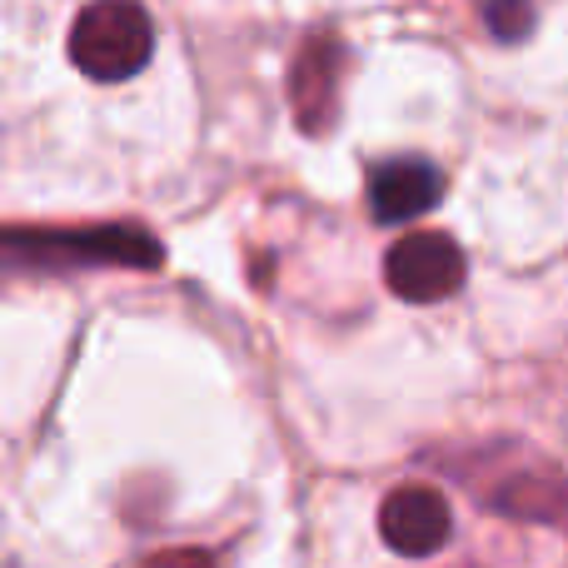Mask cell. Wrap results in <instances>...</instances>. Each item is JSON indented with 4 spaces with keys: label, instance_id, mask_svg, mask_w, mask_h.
Instances as JSON below:
<instances>
[{
    "label": "cell",
    "instance_id": "cell-1",
    "mask_svg": "<svg viewBox=\"0 0 568 568\" xmlns=\"http://www.w3.org/2000/svg\"><path fill=\"white\" fill-rule=\"evenodd\" d=\"M150 50H155V26L140 0H95L70 26V60L105 85L140 75Z\"/></svg>",
    "mask_w": 568,
    "mask_h": 568
},
{
    "label": "cell",
    "instance_id": "cell-4",
    "mask_svg": "<svg viewBox=\"0 0 568 568\" xmlns=\"http://www.w3.org/2000/svg\"><path fill=\"white\" fill-rule=\"evenodd\" d=\"M439 195H444V175L429 160H389L369 180V210L379 225H404V220L429 215L439 205Z\"/></svg>",
    "mask_w": 568,
    "mask_h": 568
},
{
    "label": "cell",
    "instance_id": "cell-2",
    "mask_svg": "<svg viewBox=\"0 0 568 568\" xmlns=\"http://www.w3.org/2000/svg\"><path fill=\"white\" fill-rule=\"evenodd\" d=\"M464 275H469L464 250L454 245L449 235H439V230L404 235L399 245L384 255V280H389V290L399 294V300H409V304L449 300V294H459Z\"/></svg>",
    "mask_w": 568,
    "mask_h": 568
},
{
    "label": "cell",
    "instance_id": "cell-6",
    "mask_svg": "<svg viewBox=\"0 0 568 568\" xmlns=\"http://www.w3.org/2000/svg\"><path fill=\"white\" fill-rule=\"evenodd\" d=\"M479 16L494 40L514 45V40H524L534 30V0H479Z\"/></svg>",
    "mask_w": 568,
    "mask_h": 568
},
{
    "label": "cell",
    "instance_id": "cell-3",
    "mask_svg": "<svg viewBox=\"0 0 568 568\" xmlns=\"http://www.w3.org/2000/svg\"><path fill=\"white\" fill-rule=\"evenodd\" d=\"M454 514L449 499L439 489H424V484H409V489H389L379 504V534L394 554L404 559H429L449 544Z\"/></svg>",
    "mask_w": 568,
    "mask_h": 568
},
{
    "label": "cell",
    "instance_id": "cell-5",
    "mask_svg": "<svg viewBox=\"0 0 568 568\" xmlns=\"http://www.w3.org/2000/svg\"><path fill=\"white\" fill-rule=\"evenodd\" d=\"M339 75H344V45L334 36H314L304 45V55L294 60V80H290V95H294L304 130H324L334 120Z\"/></svg>",
    "mask_w": 568,
    "mask_h": 568
}]
</instances>
